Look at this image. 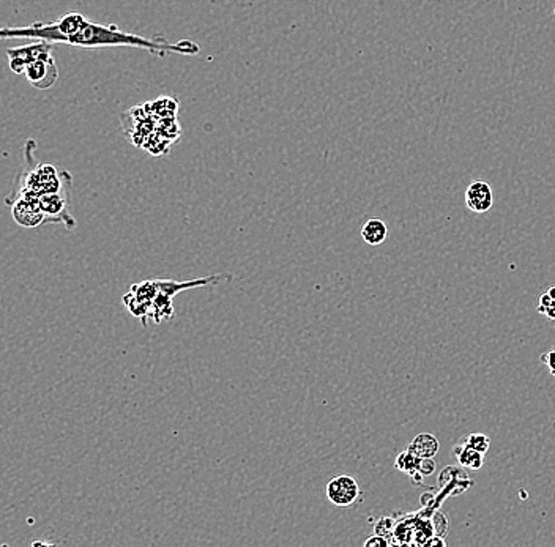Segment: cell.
I'll return each mask as SVG.
<instances>
[{
	"instance_id": "cell-1",
	"label": "cell",
	"mask_w": 555,
	"mask_h": 547,
	"mask_svg": "<svg viewBox=\"0 0 555 547\" xmlns=\"http://www.w3.org/2000/svg\"><path fill=\"white\" fill-rule=\"evenodd\" d=\"M71 191L65 193H47L38 198V205L45 213L46 224L62 223L68 229L76 228V219L70 212Z\"/></svg>"
},
{
	"instance_id": "cell-2",
	"label": "cell",
	"mask_w": 555,
	"mask_h": 547,
	"mask_svg": "<svg viewBox=\"0 0 555 547\" xmlns=\"http://www.w3.org/2000/svg\"><path fill=\"white\" fill-rule=\"evenodd\" d=\"M24 74H26L27 81L35 88H38V90L51 88L56 84L58 77V70L56 65V58L52 56V51L45 52L43 56H40L38 58H35V61L29 63L26 70H24Z\"/></svg>"
},
{
	"instance_id": "cell-3",
	"label": "cell",
	"mask_w": 555,
	"mask_h": 547,
	"mask_svg": "<svg viewBox=\"0 0 555 547\" xmlns=\"http://www.w3.org/2000/svg\"><path fill=\"white\" fill-rule=\"evenodd\" d=\"M360 484L349 475H339L327 484V498L335 507H352L360 500Z\"/></svg>"
},
{
	"instance_id": "cell-4",
	"label": "cell",
	"mask_w": 555,
	"mask_h": 547,
	"mask_svg": "<svg viewBox=\"0 0 555 547\" xmlns=\"http://www.w3.org/2000/svg\"><path fill=\"white\" fill-rule=\"evenodd\" d=\"M52 49L54 43H47V41H37V43L32 45L11 47V49H7L10 70L16 74H24V70H26L29 63Z\"/></svg>"
},
{
	"instance_id": "cell-5",
	"label": "cell",
	"mask_w": 555,
	"mask_h": 547,
	"mask_svg": "<svg viewBox=\"0 0 555 547\" xmlns=\"http://www.w3.org/2000/svg\"><path fill=\"white\" fill-rule=\"evenodd\" d=\"M8 205L11 207V215H13V219L17 224L22 225V228L35 229L46 224L45 213L41 212L38 200L17 198L15 200H11Z\"/></svg>"
},
{
	"instance_id": "cell-6",
	"label": "cell",
	"mask_w": 555,
	"mask_h": 547,
	"mask_svg": "<svg viewBox=\"0 0 555 547\" xmlns=\"http://www.w3.org/2000/svg\"><path fill=\"white\" fill-rule=\"evenodd\" d=\"M465 205L474 213H486L494 205L492 187L486 180L476 178L465 189Z\"/></svg>"
},
{
	"instance_id": "cell-7",
	"label": "cell",
	"mask_w": 555,
	"mask_h": 547,
	"mask_svg": "<svg viewBox=\"0 0 555 547\" xmlns=\"http://www.w3.org/2000/svg\"><path fill=\"white\" fill-rule=\"evenodd\" d=\"M388 225L380 218H371L361 225V239L369 246H379L386 240Z\"/></svg>"
},
{
	"instance_id": "cell-8",
	"label": "cell",
	"mask_w": 555,
	"mask_h": 547,
	"mask_svg": "<svg viewBox=\"0 0 555 547\" xmlns=\"http://www.w3.org/2000/svg\"><path fill=\"white\" fill-rule=\"evenodd\" d=\"M439 440L432 434L423 432L412 440L409 450L419 457H434L439 453Z\"/></svg>"
},
{
	"instance_id": "cell-9",
	"label": "cell",
	"mask_w": 555,
	"mask_h": 547,
	"mask_svg": "<svg viewBox=\"0 0 555 547\" xmlns=\"http://www.w3.org/2000/svg\"><path fill=\"white\" fill-rule=\"evenodd\" d=\"M455 451L458 456V462L464 468H467V470H480L483 467V453H480V451L474 450L469 445H464V447L459 445V448H456Z\"/></svg>"
},
{
	"instance_id": "cell-10",
	"label": "cell",
	"mask_w": 555,
	"mask_h": 547,
	"mask_svg": "<svg viewBox=\"0 0 555 547\" xmlns=\"http://www.w3.org/2000/svg\"><path fill=\"white\" fill-rule=\"evenodd\" d=\"M421 457H419L416 454L412 453L410 450L404 451L398 456V461H396V467L399 470H402L409 475H414L415 472H419V463H420Z\"/></svg>"
},
{
	"instance_id": "cell-11",
	"label": "cell",
	"mask_w": 555,
	"mask_h": 547,
	"mask_svg": "<svg viewBox=\"0 0 555 547\" xmlns=\"http://www.w3.org/2000/svg\"><path fill=\"white\" fill-rule=\"evenodd\" d=\"M465 445H469V447L485 454L487 453L489 447H491V440H489L485 434H471V436L465 438Z\"/></svg>"
},
{
	"instance_id": "cell-12",
	"label": "cell",
	"mask_w": 555,
	"mask_h": 547,
	"mask_svg": "<svg viewBox=\"0 0 555 547\" xmlns=\"http://www.w3.org/2000/svg\"><path fill=\"white\" fill-rule=\"evenodd\" d=\"M435 470V463L432 461V457H421L419 463V473H421L423 477H428V475L434 473Z\"/></svg>"
},
{
	"instance_id": "cell-13",
	"label": "cell",
	"mask_w": 555,
	"mask_h": 547,
	"mask_svg": "<svg viewBox=\"0 0 555 547\" xmlns=\"http://www.w3.org/2000/svg\"><path fill=\"white\" fill-rule=\"evenodd\" d=\"M366 547H384L388 546V539L382 537V534H373L365 541Z\"/></svg>"
},
{
	"instance_id": "cell-14",
	"label": "cell",
	"mask_w": 555,
	"mask_h": 547,
	"mask_svg": "<svg viewBox=\"0 0 555 547\" xmlns=\"http://www.w3.org/2000/svg\"><path fill=\"white\" fill-rule=\"evenodd\" d=\"M541 361L545 363V365L549 367V371H551L555 376V350H552V352H549V354L541 355Z\"/></svg>"
},
{
	"instance_id": "cell-15",
	"label": "cell",
	"mask_w": 555,
	"mask_h": 547,
	"mask_svg": "<svg viewBox=\"0 0 555 547\" xmlns=\"http://www.w3.org/2000/svg\"><path fill=\"white\" fill-rule=\"evenodd\" d=\"M552 301V299H551V295H549L547 292H545V294H541L540 295V305H538V312L540 314H545V309L549 306V303Z\"/></svg>"
},
{
	"instance_id": "cell-16",
	"label": "cell",
	"mask_w": 555,
	"mask_h": 547,
	"mask_svg": "<svg viewBox=\"0 0 555 547\" xmlns=\"http://www.w3.org/2000/svg\"><path fill=\"white\" fill-rule=\"evenodd\" d=\"M542 316H546L549 320H555V300L549 303V306L545 309V314H542Z\"/></svg>"
},
{
	"instance_id": "cell-17",
	"label": "cell",
	"mask_w": 555,
	"mask_h": 547,
	"mask_svg": "<svg viewBox=\"0 0 555 547\" xmlns=\"http://www.w3.org/2000/svg\"><path fill=\"white\" fill-rule=\"evenodd\" d=\"M425 544H428V546H445V541L441 539V538H434V539H429V541H426Z\"/></svg>"
},
{
	"instance_id": "cell-18",
	"label": "cell",
	"mask_w": 555,
	"mask_h": 547,
	"mask_svg": "<svg viewBox=\"0 0 555 547\" xmlns=\"http://www.w3.org/2000/svg\"><path fill=\"white\" fill-rule=\"evenodd\" d=\"M547 294L551 295V299H552V300H555V285H554V287H551V289L547 290Z\"/></svg>"
},
{
	"instance_id": "cell-19",
	"label": "cell",
	"mask_w": 555,
	"mask_h": 547,
	"mask_svg": "<svg viewBox=\"0 0 555 547\" xmlns=\"http://www.w3.org/2000/svg\"><path fill=\"white\" fill-rule=\"evenodd\" d=\"M554 16H555V10H554Z\"/></svg>"
}]
</instances>
